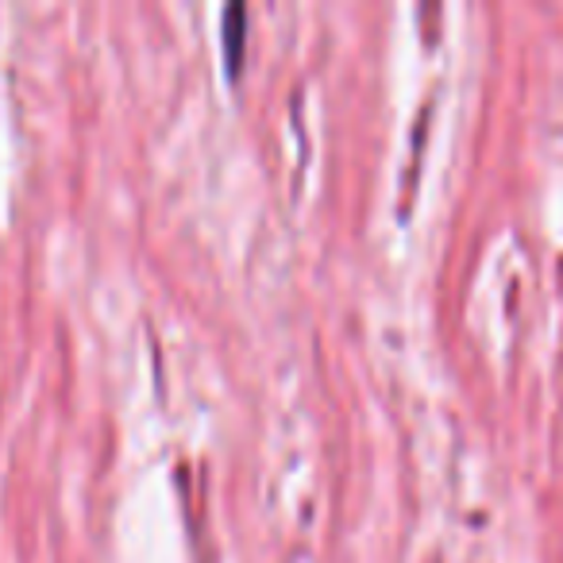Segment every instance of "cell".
<instances>
[{
    "label": "cell",
    "mask_w": 563,
    "mask_h": 563,
    "mask_svg": "<svg viewBox=\"0 0 563 563\" xmlns=\"http://www.w3.org/2000/svg\"><path fill=\"white\" fill-rule=\"evenodd\" d=\"M220 27H224V55H228V66L240 70V58H243V40H247V4L232 0L220 16Z\"/></svg>",
    "instance_id": "1"
}]
</instances>
